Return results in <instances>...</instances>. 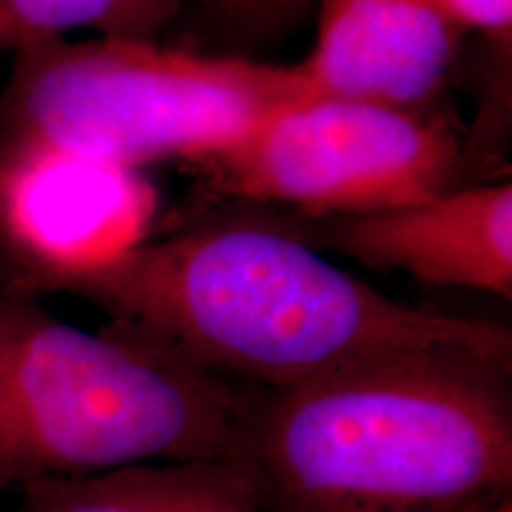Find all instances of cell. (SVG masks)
Segmentation results:
<instances>
[{
	"mask_svg": "<svg viewBox=\"0 0 512 512\" xmlns=\"http://www.w3.org/2000/svg\"><path fill=\"white\" fill-rule=\"evenodd\" d=\"M190 0H0V53L91 29L107 38L159 41Z\"/></svg>",
	"mask_w": 512,
	"mask_h": 512,
	"instance_id": "obj_9",
	"label": "cell"
},
{
	"mask_svg": "<svg viewBox=\"0 0 512 512\" xmlns=\"http://www.w3.org/2000/svg\"><path fill=\"white\" fill-rule=\"evenodd\" d=\"M512 356L422 347L261 389V512H484L512 498Z\"/></svg>",
	"mask_w": 512,
	"mask_h": 512,
	"instance_id": "obj_2",
	"label": "cell"
},
{
	"mask_svg": "<svg viewBox=\"0 0 512 512\" xmlns=\"http://www.w3.org/2000/svg\"><path fill=\"white\" fill-rule=\"evenodd\" d=\"M202 164L223 195L332 219L408 207L451 190L463 143L456 128L427 110L311 95Z\"/></svg>",
	"mask_w": 512,
	"mask_h": 512,
	"instance_id": "obj_5",
	"label": "cell"
},
{
	"mask_svg": "<svg viewBox=\"0 0 512 512\" xmlns=\"http://www.w3.org/2000/svg\"><path fill=\"white\" fill-rule=\"evenodd\" d=\"M15 512H188V463L126 465L19 486Z\"/></svg>",
	"mask_w": 512,
	"mask_h": 512,
	"instance_id": "obj_10",
	"label": "cell"
},
{
	"mask_svg": "<svg viewBox=\"0 0 512 512\" xmlns=\"http://www.w3.org/2000/svg\"><path fill=\"white\" fill-rule=\"evenodd\" d=\"M188 512H261L252 465L235 460H188Z\"/></svg>",
	"mask_w": 512,
	"mask_h": 512,
	"instance_id": "obj_11",
	"label": "cell"
},
{
	"mask_svg": "<svg viewBox=\"0 0 512 512\" xmlns=\"http://www.w3.org/2000/svg\"><path fill=\"white\" fill-rule=\"evenodd\" d=\"M72 294L105 311L107 328L261 389L401 349L512 356L501 325L403 304L309 242L247 223L140 242Z\"/></svg>",
	"mask_w": 512,
	"mask_h": 512,
	"instance_id": "obj_1",
	"label": "cell"
},
{
	"mask_svg": "<svg viewBox=\"0 0 512 512\" xmlns=\"http://www.w3.org/2000/svg\"><path fill=\"white\" fill-rule=\"evenodd\" d=\"M467 34L477 31L505 50L512 38V0H441Z\"/></svg>",
	"mask_w": 512,
	"mask_h": 512,
	"instance_id": "obj_12",
	"label": "cell"
},
{
	"mask_svg": "<svg viewBox=\"0 0 512 512\" xmlns=\"http://www.w3.org/2000/svg\"><path fill=\"white\" fill-rule=\"evenodd\" d=\"M0 95V150L46 145L143 171L221 155L271 114L311 98L299 67L95 36L17 50Z\"/></svg>",
	"mask_w": 512,
	"mask_h": 512,
	"instance_id": "obj_4",
	"label": "cell"
},
{
	"mask_svg": "<svg viewBox=\"0 0 512 512\" xmlns=\"http://www.w3.org/2000/svg\"><path fill=\"white\" fill-rule=\"evenodd\" d=\"M261 387L0 287V491L126 465L245 458Z\"/></svg>",
	"mask_w": 512,
	"mask_h": 512,
	"instance_id": "obj_3",
	"label": "cell"
},
{
	"mask_svg": "<svg viewBox=\"0 0 512 512\" xmlns=\"http://www.w3.org/2000/svg\"><path fill=\"white\" fill-rule=\"evenodd\" d=\"M375 271L512 297V185L451 188L408 207L318 223L311 242Z\"/></svg>",
	"mask_w": 512,
	"mask_h": 512,
	"instance_id": "obj_7",
	"label": "cell"
},
{
	"mask_svg": "<svg viewBox=\"0 0 512 512\" xmlns=\"http://www.w3.org/2000/svg\"><path fill=\"white\" fill-rule=\"evenodd\" d=\"M484 512H512V498H505V501L496 503L494 508H489V510H484Z\"/></svg>",
	"mask_w": 512,
	"mask_h": 512,
	"instance_id": "obj_14",
	"label": "cell"
},
{
	"mask_svg": "<svg viewBox=\"0 0 512 512\" xmlns=\"http://www.w3.org/2000/svg\"><path fill=\"white\" fill-rule=\"evenodd\" d=\"M159 195L143 171L46 145L0 150V245L10 287L67 292L145 242Z\"/></svg>",
	"mask_w": 512,
	"mask_h": 512,
	"instance_id": "obj_6",
	"label": "cell"
},
{
	"mask_svg": "<svg viewBox=\"0 0 512 512\" xmlns=\"http://www.w3.org/2000/svg\"><path fill=\"white\" fill-rule=\"evenodd\" d=\"M465 36L441 0H320L316 43L297 67L316 95L425 110Z\"/></svg>",
	"mask_w": 512,
	"mask_h": 512,
	"instance_id": "obj_8",
	"label": "cell"
},
{
	"mask_svg": "<svg viewBox=\"0 0 512 512\" xmlns=\"http://www.w3.org/2000/svg\"><path fill=\"white\" fill-rule=\"evenodd\" d=\"M219 10L252 31L290 27L311 10L313 0H214Z\"/></svg>",
	"mask_w": 512,
	"mask_h": 512,
	"instance_id": "obj_13",
	"label": "cell"
}]
</instances>
